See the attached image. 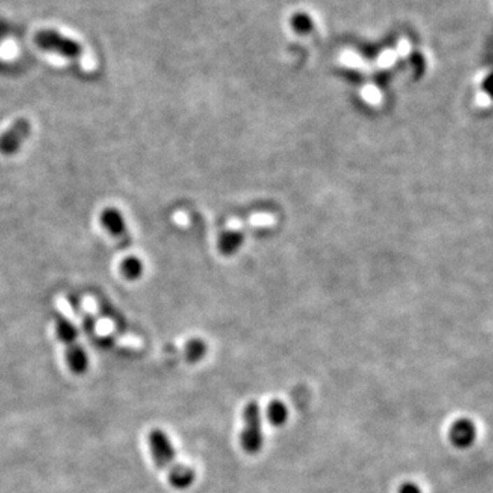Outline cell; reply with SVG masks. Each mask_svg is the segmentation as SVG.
<instances>
[{
    "mask_svg": "<svg viewBox=\"0 0 493 493\" xmlns=\"http://www.w3.org/2000/svg\"><path fill=\"white\" fill-rule=\"evenodd\" d=\"M148 447L155 464L162 470H167L171 487L187 490L195 483V470L178 462L176 450L164 430L155 429L148 434Z\"/></svg>",
    "mask_w": 493,
    "mask_h": 493,
    "instance_id": "6da1fadb",
    "label": "cell"
},
{
    "mask_svg": "<svg viewBox=\"0 0 493 493\" xmlns=\"http://www.w3.org/2000/svg\"><path fill=\"white\" fill-rule=\"evenodd\" d=\"M57 334L66 348V362L74 374H84L88 369V357L84 348L78 344V330L74 321L69 318H61L57 322Z\"/></svg>",
    "mask_w": 493,
    "mask_h": 493,
    "instance_id": "7a4b0ae2",
    "label": "cell"
},
{
    "mask_svg": "<svg viewBox=\"0 0 493 493\" xmlns=\"http://www.w3.org/2000/svg\"><path fill=\"white\" fill-rule=\"evenodd\" d=\"M240 444L250 455L261 452L264 444L262 430V414L257 401H250L243 411V430L240 433Z\"/></svg>",
    "mask_w": 493,
    "mask_h": 493,
    "instance_id": "3957f363",
    "label": "cell"
},
{
    "mask_svg": "<svg viewBox=\"0 0 493 493\" xmlns=\"http://www.w3.org/2000/svg\"><path fill=\"white\" fill-rule=\"evenodd\" d=\"M34 41L40 48L45 51H52L55 54H61L70 59L81 61L84 57L83 48L78 43L54 31L38 32V34L34 37Z\"/></svg>",
    "mask_w": 493,
    "mask_h": 493,
    "instance_id": "277c9868",
    "label": "cell"
},
{
    "mask_svg": "<svg viewBox=\"0 0 493 493\" xmlns=\"http://www.w3.org/2000/svg\"><path fill=\"white\" fill-rule=\"evenodd\" d=\"M31 129V122L27 118L17 120L11 128H8L0 136V152L3 155L15 154L24 141L29 137Z\"/></svg>",
    "mask_w": 493,
    "mask_h": 493,
    "instance_id": "5b68a950",
    "label": "cell"
},
{
    "mask_svg": "<svg viewBox=\"0 0 493 493\" xmlns=\"http://www.w3.org/2000/svg\"><path fill=\"white\" fill-rule=\"evenodd\" d=\"M101 224L118 240L122 247L129 245L131 236L125 227L122 214L115 207H108L101 213Z\"/></svg>",
    "mask_w": 493,
    "mask_h": 493,
    "instance_id": "8992f818",
    "label": "cell"
},
{
    "mask_svg": "<svg viewBox=\"0 0 493 493\" xmlns=\"http://www.w3.org/2000/svg\"><path fill=\"white\" fill-rule=\"evenodd\" d=\"M477 438V427L467 418L458 420L450 429V441L457 448H467L474 444Z\"/></svg>",
    "mask_w": 493,
    "mask_h": 493,
    "instance_id": "52a82bcc",
    "label": "cell"
},
{
    "mask_svg": "<svg viewBox=\"0 0 493 493\" xmlns=\"http://www.w3.org/2000/svg\"><path fill=\"white\" fill-rule=\"evenodd\" d=\"M266 415H267V420L271 425L283 427L288 421L290 411H288V407L285 403H283L281 400H273L267 406Z\"/></svg>",
    "mask_w": 493,
    "mask_h": 493,
    "instance_id": "ba28073f",
    "label": "cell"
},
{
    "mask_svg": "<svg viewBox=\"0 0 493 493\" xmlns=\"http://www.w3.org/2000/svg\"><path fill=\"white\" fill-rule=\"evenodd\" d=\"M121 271L125 278L128 280H136L141 276L143 271V264L137 258H128L121 264Z\"/></svg>",
    "mask_w": 493,
    "mask_h": 493,
    "instance_id": "9c48e42d",
    "label": "cell"
},
{
    "mask_svg": "<svg viewBox=\"0 0 493 493\" xmlns=\"http://www.w3.org/2000/svg\"><path fill=\"white\" fill-rule=\"evenodd\" d=\"M204 352L206 348L200 341H192L187 347V358L191 363L200 361L204 357Z\"/></svg>",
    "mask_w": 493,
    "mask_h": 493,
    "instance_id": "30bf717a",
    "label": "cell"
},
{
    "mask_svg": "<svg viewBox=\"0 0 493 493\" xmlns=\"http://www.w3.org/2000/svg\"><path fill=\"white\" fill-rule=\"evenodd\" d=\"M399 493H422L421 488L414 484V483H404L400 488H399Z\"/></svg>",
    "mask_w": 493,
    "mask_h": 493,
    "instance_id": "8fae6325",
    "label": "cell"
},
{
    "mask_svg": "<svg viewBox=\"0 0 493 493\" xmlns=\"http://www.w3.org/2000/svg\"><path fill=\"white\" fill-rule=\"evenodd\" d=\"M477 101H478V104H480V106H488V104L491 103V99H490L488 95H485V94H484V95H480V97H478V100H477Z\"/></svg>",
    "mask_w": 493,
    "mask_h": 493,
    "instance_id": "7c38bea8",
    "label": "cell"
}]
</instances>
